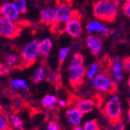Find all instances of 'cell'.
Masks as SVG:
<instances>
[{
  "label": "cell",
  "mask_w": 130,
  "mask_h": 130,
  "mask_svg": "<svg viewBox=\"0 0 130 130\" xmlns=\"http://www.w3.org/2000/svg\"><path fill=\"white\" fill-rule=\"evenodd\" d=\"M127 119H128V122L130 123V107H129L128 112H127Z\"/></svg>",
  "instance_id": "obj_35"
},
{
  "label": "cell",
  "mask_w": 130,
  "mask_h": 130,
  "mask_svg": "<svg viewBox=\"0 0 130 130\" xmlns=\"http://www.w3.org/2000/svg\"><path fill=\"white\" fill-rule=\"evenodd\" d=\"M124 60L120 57H114L111 64V77L116 83H119L124 77Z\"/></svg>",
  "instance_id": "obj_9"
},
{
  "label": "cell",
  "mask_w": 130,
  "mask_h": 130,
  "mask_svg": "<svg viewBox=\"0 0 130 130\" xmlns=\"http://www.w3.org/2000/svg\"><path fill=\"white\" fill-rule=\"evenodd\" d=\"M40 22L46 26H55L57 23L56 7L48 6L43 9L40 13Z\"/></svg>",
  "instance_id": "obj_10"
},
{
  "label": "cell",
  "mask_w": 130,
  "mask_h": 130,
  "mask_svg": "<svg viewBox=\"0 0 130 130\" xmlns=\"http://www.w3.org/2000/svg\"><path fill=\"white\" fill-rule=\"evenodd\" d=\"M0 12L3 16H5L13 22H17L20 19V13L13 3H6L3 4L0 6Z\"/></svg>",
  "instance_id": "obj_11"
},
{
  "label": "cell",
  "mask_w": 130,
  "mask_h": 130,
  "mask_svg": "<svg viewBox=\"0 0 130 130\" xmlns=\"http://www.w3.org/2000/svg\"><path fill=\"white\" fill-rule=\"evenodd\" d=\"M124 69L125 72L130 74V57L124 60Z\"/></svg>",
  "instance_id": "obj_30"
},
{
  "label": "cell",
  "mask_w": 130,
  "mask_h": 130,
  "mask_svg": "<svg viewBox=\"0 0 130 130\" xmlns=\"http://www.w3.org/2000/svg\"><path fill=\"white\" fill-rule=\"evenodd\" d=\"M57 103V99L54 94H46L41 99V105L46 109L53 108Z\"/></svg>",
  "instance_id": "obj_18"
},
{
  "label": "cell",
  "mask_w": 130,
  "mask_h": 130,
  "mask_svg": "<svg viewBox=\"0 0 130 130\" xmlns=\"http://www.w3.org/2000/svg\"><path fill=\"white\" fill-rule=\"evenodd\" d=\"M87 69L84 64L75 65L69 63L68 69V76L71 85L72 87L79 86L84 81L86 76Z\"/></svg>",
  "instance_id": "obj_6"
},
{
  "label": "cell",
  "mask_w": 130,
  "mask_h": 130,
  "mask_svg": "<svg viewBox=\"0 0 130 130\" xmlns=\"http://www.w3.org/2000/svg\"><path fill=\"white\" fill-rule=\"evenodd\" d=\"M9 123L11 126L17 130H23V122L17 114H13L9 118Z\"/></svg>",
  "instance_id": "obj_19"
},
{
  "label": "cell",
  "mask_w": 130,
  "mask_h": 130,
  "mask_svg": "<svg viewBox=\"0 0 130 130\" xmlns=\"http://www.w3.org/2000/svg\"><path fill=\"white\" fill-rule=\"evenodd\" d=\"M11 86L13 89H21V90H27L28 84L26 80L23 78H16L11 80Z\"/></svg>",
  "instance_id": "obj_20"
},
{
  "label": "cell",
  "mask_w": 130,
  "mask_h": 130,
  "mask_svg": "<svg viewBox=\"0 0 130 130\" xmlns=\"http://www.w3.org/2000/svg\"><path fill=\"white\" fill-rule=\"evenodd\" d=\"M57 20V23L66 24L76 12H74L71 6L68 3H60L56 7Z\"/></svg>",
  "instance_id": "obj_8"
},
{
  "label": "cell",
  "mask_w": 130,
  "mask_h": 130,
  "mask_svg": "<svg viewBox=\"0 0 130 130\" xmlns=\"http://www.w3.org/2000/svg\"><path fill=\"white\" fill-rule=\"evenodd\" d=\"M112 124V129L113 130H125V125L122 122V120L116 121Z\"/></svg>",
  "instance_id": "obj_28"
},
{
  "label": "cell",
  "mask_w": 130,
  "mask_h": 130,
  "mask_svg": "<svg viewBox=\"0 0 130 130\" xmlns=\"http://www.w3.org/2000/svg\"><path fill=\"white\" fill-rule=\"evenodd\" d=\"M20 28L16 22H13L3 16L0 18V37L8 39H13L20 32Z\"/></svg>",
  "instance_id": "obj_5"
},
{
  "label": "cell",
  "mask_w": 130,
  "mask_h": 130,
  "mask_svg": "<svg viewBox=\"0 0 130 130\" xmlns=\"http://www.w3.org/2000/svg\"><path fill=\"white\" fill-rule=\"evenodd\" d=\"M107 26L102 23L99 20H93L89 21L86 25V32L89 35L95 34H102L104 31L106 30Z\"/></svg>",
  "instance_id": "obj_15"
},
{
  "label": "cell",
  "mask_w": 130,
  "mask_h": 130,
  "mask_svg": "<svg viewBox=\"0 0 130 130\" xmlns=\"http://www.w3.org/2000/svg\"><path fill=\"white\" fill-rule=\"evenodd\" d=\"M19 61L22 62V59L19 55L15 54H10L7 55L6 57V64L9 68L14 67L15 65H17Z\"/></svg>",
  "instance_id": "obj_22"
},
{
  "label": "cell",
  "mask_w": 130,
  "mask_h": 130,
  "mask_svg": "<svg viewBox=\"0 0 130 130\" xmlns=\"http://www.w3.org/2000/svg\"><path fill=\"white\" fill-rule=\"evenodd\" d=\"M70 53V48L69 47H62L60 49L58 52V60L60 63H63L66 60Z\"/></svg>",
  "instance_id": "obj_26"
},
{
  "label": "cell",
  "mask_w": 130,
  "mask_h": 130,
  "mask_svg": "<svg viewBox=\"0 0 130 130\" xmlns=\"http://www.w3.org/2000/svg\"><path fill=\"white\" fill-rule=\"evenodd\" d=\"M74 107L83 115H87L94 110V102L91 99L81 98L74 101Z\"/></svg>",
  "instance_id": "obj_14"
},
{
  "label": "cell",
  "mask_w": 130,
  "mask_h": 130,
  "mask_svg": "<svg viewBox=\"0 0 130 130\" xmlns=\"http://www.w3.org/2000/svg\"><path fill=\"white\" fill-rule=\"evenodd\" d=\"M2 17V13H1V12H0V18Z\"/></svg>",
  "instance_id": "obj_40"
},
{
  "label": "cell",
  "mask_w": 130,
  "mask_h": 130,
  "mask_svg": "<svg viewBox=\"0 0 130 130\" xmlns=\"http://www.w3.org/2000/svg\"><path fill=\"white\" fill-rule=\"evenodd\" d=\"M64 31L73 38L80 37L82 34V23L80 15L77 13H75L73 17L64 25Z\"/></svg>",
  "instance_id": "obj_7"
},
{
  "label": "cell",
  "mask_w": 130,
  "mask_h": 130,
  "mask_svg": "<svg viewBox=\"0 0 130 130\" xmlns=\"http://www.w3.org/2000/svg\"><path fill=\"white\" fill-rule=\"evenodd\" d=\"M0 130H12L9 121L2 114H0Z\"/></svg>",
  "instance_id": "obj_27"
},
{
  "label": "cell",
  "mask_w": 130,
  "mask_h": 130,
  "mask_svg": "<svg viewBox=\"0 0 130 130\" xmlns=\"http://www.w3.org/2000/svg\"><path fill=\"white\" fill-rule=\"evenodd\" d=\"M40 56L39 53V41L32 40L26 43L22 50L21 59L24 67H29L34 63Z\"/></svg>",
  "instance_id": "obj_4"
},
{
  "label": "cell",
  "mask_w": 130,
  "mask_h": 130,
  "mask_svg": "<svg viewBox=\"0 0 130 130\" xmlns=\"http://www.w3.org/2000/svg\"><path fill=\"white\" fill-rule=\"evenodd\" d=\"M57 104L60 107H62V108H65L68 106V102L64 99H60L57 101Z\"/></svg>",
  "instance_id": "obj_33"
},
{
  "label": "cell",
  "mask_w": 130,
  "mask_h": 130,
  "mask_svg": "<svg viewBox=\"0 0 130 130\" xmlns=\"http://www.w3.org/2000/svg\"><path fill=\"white\" fill-rule=\"evenodd\" d=\"M111 32H112V29L108 27V28L106 29V30H105V31H104V32H102V34H100V36H101V37H106L110 36V35L111 34Z\"/></svg>",
  "instance_id": "obj_32"
},
{
  "label": "cell",
  "mask_w": 130,
  "mask_h": 130,
  "mask_svg": "<svg viewBox=\"0 0 130 130\" xmlns=\"http://www.w3.org/2000/svg\"><path fill=\"white\" fill-rule=\"evenodd\" d=\"M83 114L79 111L74 106L68 108L65 113V117L67 121L73 126H80V124L83 120Z\"/></svg>",
  "instance_id": "obj_13"
},
{
  "label": "cell",
  "mask_w": 130,
  "mask_h": 130,
  "mask_svg": "<svg viewBox=\"0 0 130 130\" xmlns=\"http://www.w3.org/2000/svg\"><path fill=\"white\" fill-rule=\"evenodd\" d=\"M46 80V68L43 66L38 67L32 74V80L35 84L41 83Z\"/></svg>",
  "instance_id": "obj_17"
},
{
  "label": "cell",
  "mask_w": 130,
  "mask_h": 130,
  "mask_svg": "<svg viewBox=\"0 0 130 130\" xmlns=\"http://www.w3.org/2000/svg\"><path fill=\"white\" fill-rule=\"evenodd\" d=\"M53 46V43L51 38L45 37L39 42V53L40 57L46 58L50 54Z\"/></svg>",
  "instance_id": "obj_16"
},
{
  "label": "cell",
  "mask_w": 130,
  "mask_h": 130,
  "mask_svg": "<svg viewBox=\"0 0 130 130\" xmlns=\"http://www.w3.org/2000/svg\"><path fill=\"white\" fill-rule=\"evenodd\" d=\"M47 130H60V127L56 122H51L47 126Z\"/></svg>",
  "instance_id": "obj_31"
},
{
  "label": "cell",
  "mask_w": 130,
  "mask_h": 130,
  "mask_svg": "<svg viewBox=\"0 0 130 130\" xmlns=\"http://www.w3.org/2000/svg\"><path fill=\"white\" fill-rule=\"evenodd\" d=\"M122 10L124 14L127 16V17L130 18V2L125 3L122 7Z\"/></svg>",
  "instance_id": "obj_29"
},
{
  "label": "cell",
  "mask_w": 130,
  "mask_h": 130,
  "mask_svg": "<svg viewBox=\"0 0 130 130\" xmlns=\"http://www.w3.org/2000/svg\"><path fill=\"white\" fill-rule=\"evenodd\" d=\"M74 130H85V129H84V128H83V127L77 126V127H75V128H74Z\"/></svg>",
  "instance_id": "obj_36"
},
{
  "label": "cell",
  "mask_w": 130,
  "mask_h": 130,
  "mask_svg": "<svg viewBox=\"0 0 130 130\" xmlns=\"http://www.w3.org/2000/svg\"><path fill=\"white\" fill-rule=\"evenodd\" d=\"M85 130H100L99 125L96 120H88L85 122L83 126Z\"/></svg>",
  "instance_id": "obj_25"
},
{
  "label": "cell",
  "mask_w": 130,
  "mask_h": 130,
  "mask_svg": "<svg viewBox=\"0 0 130 130\" xmlns=\"http://www.w3.org/2000/svg\"><path fill=\"white\" fill-rule=\"evenodd\" d=\"M119 5L118 0H99L93 6L94 15L101 21L111 22L117 15Z\"/></svg>",
  "instance_id": "obj_1"
},
{
  "label": "cell",
  "mask_w": 130,
  "mask_h": 130,
  "mask_svg": "<svg viewBox=\"0 0 130 130\" xmlns=\"http://www.w3.org/2000/svg\"><path fill=\"white\" fill-rule=\"evenodd\" d=\"M99 71H100V65L96 62H94L87 69L86 76L88 79H92L98 74H99Z\"/></svg>",
  "instance_id": "obj_21"
},
{
  "label": "cell",
  "mask_w": 130,
  "mask_h": 130,
  "mask_svg": "<svg viewBox=\"0 0 130 130\" xmlns=\"http://www.w3.org/2000/svg\"><path fill=\"white\" fill-rule=\"evenodd\" d=\"M86 45L93 54H99L102 52L103 43L101 37L98 35H89L86 39Z\"/></svg>",
  "instance_id": "obj_12"
},
{
  "label": "cell",
  "mask_w": 130,
  "mask_h": 130,
  "mask_svg": "<svg viewBox=\"0 0 130 130\" xmlns=\"http://www.w3.org/2000/svg\"><path fill=\"white\" fill-rule=\"evenodd\" d=\"M128 87L130 88V75H129V77H128Z\"/></svg>",
  "instance_id": "obj_37"
},
{
  "label": "cell",
  "mask_w": 130,
  "mask_h": 130,
  "mask_svg": "<svg viewBox=\"0 0 130 130\" xmlns=\"http://www.w3.org/2000/svg\"><path fill=\"white\" fill-rule=\"evenodd\" d=\"M105 130H113L112 128H106Z\"/></svg>",
  "instance_id": "obj_39"
},
{
  "label": "cell",
  "mask_w": 130,
  "mask_h": 130,
  "mask_svg": "<svg viewBox=\"0 0 130 130\" xmlns=\"http://www.w3.org/2000/svg\"><path fill=\"white\" fill-rule=\"evenodd\" d=\"M23 101L20 100V99H19L17 102H16L15 103V106L16 107V108H17V109L21 108L23 107Z\"/></svg>",
  "instance_id": "obj_34"
},
{
  "label": "cell",
  "mask_w": 130,
  "mask_h": 130,
  "mask_svg": "<svg viewBox=\"0 0 130 130\" xmlns=\"http://www.w3.org/2000/svg\"><path fill=\"white\" fill-rule=\"evenodd\" d=\"M103 112L111 123L121 120L122 108L121 101L117 95L112 94L106 100L104 104Z\"/></svg>",
  "instance_id": "obj_2"
},
{
  "label": "cell",
  "mask_w": 130,
  "mask_h": 130,
  "mask_svg": "<svg viewBox=\"0 0 130 130\" xmlns=\"http://www.w3.org/2000/svg\"><path fill=\"white\" fill-rule=\"evenodd\" d=\"M122 1L124 3H127V2H130V0H122Z\"/></svg>",
  "instance_id": "obj_38"
},
{
  "label": "cell",
  "mask_w": 130,
  "mask_h": 130,
  "mask_svg": "<svg viewBox=\"0 0 130 130\" xmlns=\"http://www.w3.org/2000/svg\"><path fill=\"white\" fill-rule=\"evenodd\" d=\"M14 5L18 9L20 14H24L27 11V2L26 0H13Z\"/></svg>",
  "instance_id": "obj_23"
},
{
  "label": "cell",
  "mask_w": 130,
  "mask_h": 130,
  "mask_svg": "<svg viewBox=\"0 0 130 130\" xmlns=\"http://www.w3.org/2000/svg\"><path fill=\"white\" fill-rule=\"evenodd\" d=\"M46 79L49 80V81H51L53 85H57L58 84V76L56 74V72L50 68H46Z\"/></svg>",
  "instance_id": "obj_24"
},
{
  "label": "cell",
  "mask_w": 130,
  "mask_h": 130,
  "mask_svg": "<svg viewBox=\"0 0 130 130\" xmlns=\"http://www.w3.org/2000/svg\"><path fill=\"white\" fill-rule=\"evenodd\" d=\"M93 88L102 93H111L116 90V82L111 76L105 73H99L92 79Z\"/></svg>",
  "instance_id": "obj_3"
}]
</instances>
